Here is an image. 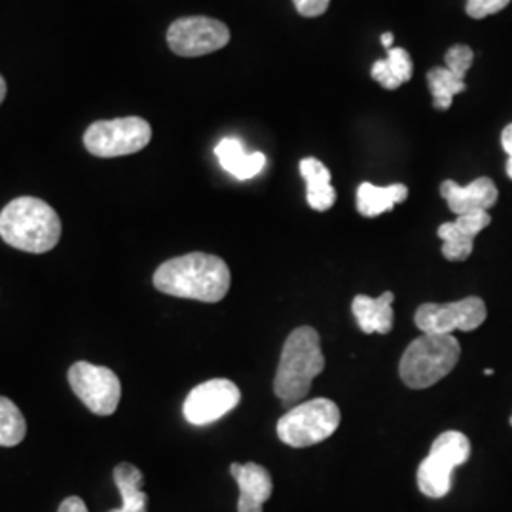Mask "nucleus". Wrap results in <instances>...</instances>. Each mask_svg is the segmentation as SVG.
<instances>
[{
	"label": "nucleus",
	"mask_w": 512,
	"mask_h": 512,
	"mask_svg": "<svg viewBox=\"0 0 512 512\" xmlns=\"http://www.w3.org/2000/svg\"><path fill=\"white\" fill-rule=\"evenodd\" d=\"M511 425H512V416H511Z\"/></svg>",
	"instance_id": "31"
},
{
	"label": "nucleus",
	"mask_w": 512,
	"mask_h": 512,
	"mask_svg": "<svg viewBox=\"0 0 512 512\" xmlns=\"http://www.w3.org/2000/svg\"><path fill=\"white\" fill-rule=\"evenodd\" d=\"M230 42V29L219 19L192 16L173 21L167 29V44L181 57H202L219 52Z\"/></svg>",
	"instance_id": "9"
},
{
	"label": "nucleus",
	"mask_w": 512,
	"mask_h": 512,
	"mask_svg": "<svg viewBox=\"0 0 512 512\" xmlns=\"http://www.w3.org/2000/svg\"><path fill=\"white\" fill-rule=\"evenodd\" d=\"M501 145L505 148V152L509 154V160H507V175L511 177L512 181V124H509L507 128L503 129V133H501Z\"/></svg>",
	"instance_id": "27"
},
{
	"label": "nucleus",
	"mask_w": 512,
	"mask_h": 512,
	"mask_svg": "<svg viewBox=\"0 0 512 512\" xmlns=\"http://www.w3.org/2000/svg\"><path fill=\"white\" fill-rule=\"evenodd\" d=\"M414 73L412 57L403 48L387 50V57L380 59L372 65V78L384 86L385 90H397L406 84Z\"/></svg>",
	"instance_id": "20"
},
{
	"label": "nucleus",
	"mask_w": 512,
	"mask_h": 512,
	"mask_svg": "<svg viewBox=\"0 0 512 512\" xmlns=\"http://www.w3.org/2000/svg\"><path fill=\"white\" fill-rule=\"evenodd\" d=\"M444 59H446V69H450L452 73L458 74L459 78L465 80V74L471 69L475 54H473V50H471L469 46L456 44V46H452V48L446 52Z\"/></svg>",
	"instance_id": "23"
},
{
	"label": "nucleus",
	"mask_w": 512,
	"mask_h": 512,
	"mask_svg": "<svg viewBox=\"0 0 512 512\" xmlns=\"http://www.w3.org/2000/svg\"><path fill=\"white\" fill-rule=\"evenodd\" d=\"M143 473L131 463L114 467V484L122 495V507L109 512H147L148 495L143 492Z\"/></svg>",
	"instance_id": "19"
},
{
	"label": "nucleus",
	"mask_w": 512,
	"mask_h": 512,
	"mask_svg": "<svg viewBox=\"0 0 512 512\" xmlns=\"http://www.w3.org/2000/svg\"><path fill=\"white\" fill-rule=\"evenodd\" d=\"M471 458V442L459 431H446L439 435L429 456L418 469V488L431 499H442L452 490L454 469Z\"/></svg>",
	"instance_id": "6"
},
{
	"label": "nucleus",
	"mask_w": 512,
	"mask_h": 512,
	"mask_svg": "<svg viewBox=\"0 0 512 512\" xmlns=\"http://www.w3.org/2000/svg\"><path fill=\"white\" fill-rule=\"evenodd\" d=\"M27 435V421L23 418L18 404L8 397H0V446L14 448Z\"/></svg>",
	"instance_id": "22"
},
{
	"label": "nucleus",
	"mask_w": 512,
	"mask_h": 512,
	"mask_svg": "<svg viewBox=\"0 0 512 512\" xmlns=\"http://www.w3.org/2000/svg\"><path fill=\"white\" fill-rule=\"evenodd\" d=\"M393 293H384L378 298L359 294L351 302V311L357 319L359 329L365 334H387L393 329Z\"/></svg>",
	"instance_id": "15"
},
{
	"label": "nucleus",
	"mask_w": 512,
	"mask_h": 512,
	"mask_svg": "<svg viewBox=\"0 0 512 512\" xmlns=\"http://www.w3.org/2000/svg\"><path fill=\"white\" fill-rule=\"evenodd\" d=\"M486 304L478 296H469L450 304H421L416 311V327L423 334L471 332L486 321Z\"/></svg>",
	"instance_id": "10"
},
{
	"label": "nucleus",
	"mask_w": 512,
	"mask_h": 512,
	"mask_svg": "<svg viewBox=\"0 0 512 512\" xmlns=\"http://www.w3.org/2000/svg\"><path fill=\"white\" fill-rule=\"evenodd\" d=\"M325 370V355L319 332L311 327L294 329L285 346L275 372L274 393L283 404L300 403L310 393L311 382Z\"/></svg>",
	"instance_id": "3"
},
{
	"label": "nucleus",
	"mask_w": 512,
	"mask_h": 512,
	"mask_svg": "<svg viewBox=\"0 0 512 512\" xmlns=\"http://www.w3.org/2000/svg\"><path fill=\"white\" fill-rule=\"evenodd\" d=\"M241 401L238 385L224 378L196 385L183 404L184 420L192 425H209L232 412Z\"/></svg>",
	"instance_id": "11"
},
{
	"label": "nucleus",
	"mask_w": 512,
	"mask_h": 512,
	"mask_svg": "<svg viewBox=\"0 0 512 512\" xmlns=\"http://www.w3.org/2000/svg\"><path fill=\"white\" fill-rule=\"evenodd\" d=\"M57 512H88L86 503L80 499V497H67L61 505H59V511Z\"/></svg>",
	"instance_id": "26"
},
{
	"label": "nucleus",
	"mask_w": 512,
	"mask_h": 512,
	"mask_svg": "<svg viewBox=\"0 0 512 512\" xmlns=\"http://www.w3.org/2000/svg\"><path fill=\"white\" fill-rule=\"evenodd\" d=\"M340 425V408L330 399L296 404L277 421V437L291 448H308L329 439Z\"/></svg>",
	"instance_id": "5"
},
{
	"label": "nucleus",
	"mask_w": 512,
	"mask_h": 512,
	"mask_svg": "<svg viewBox=\"0 0 512 512\" xmlns=\"http://www.w3.org/2000/svg\"><path fill=\"white\" fill-rule=\"evenodd\" d=\"M215 156L219 158L222 169L238 181L253 179L266 165V156L262 152H247L243 143L232 137L220 141L215 147Z\"/></svg>",
	"instance_id": "16"
},
{
	"label": "nucleus",
	"mask_w": 512,
	"mask_h": 512,
	"mask_svg": "<svg viewBox=\"0 0 512 512\" xmlns=\"http://www.w3.org/2000/svg\"><path fill=\"white\" fill-rule=\"evenodd\" d=\"M406 198L408 188L404 184H391L382 188L376 184L363 183L357 188V211L366 219H374L391 211Z\"/></svg>",
	"instance_id": "17"
},
{
	"label": "nucleus",
	"mask_w": 512,
	"mask_h": 512,
	"mask_svg": "<svg viewBox=\"0 0 512 512\" xmlns=\"http://www.w3.org/2000/svg\"><path fill=\"white\" fill-rule=\"evenodd\" d=\"M484 374H486V376H492V374H494V370H492V368H488V370H484Z\"/></svg>",
	"instance_id": "30"
},
{
	"label": "nucleus",
	"mask_w": 512,
	"mask_h": 512,
	"mask_svg": "<svg viewBox=\"0 0 512 512\" xmlns=\"http://www.w3.org/2000/svg\"><path fill=\"white\" fill-rule=\"evenodd\" d=\"M459 357L461 346L456 336L423 334L401 357V380L412 389H427L446 378L458 366Z\"/></svg>",
	"instance_id": "4"
},
{
	"label": "nucleus",
	"mask_w": 512,
	"mask_h": 512,
	"mask_svg": "<svg viewBox=\"0 0 512 512\" xmlns=\"http://www.w3.org/2000/svg\"><path fill=\"white\" fill-rule=\"evenodd\" d=\"M294 8L304 18H319L329 10L330 0H293Z\"/></svg>",
	"instance_id": "25"
},
{
	"label": "nucleus",
	"mask_w": 512,
	"mask_h": 512,
	"mask_svg": "<svg viewBox=\"0 0 512 512\" xmlns=\"http://www.w3.org/2000/svg\"><path fill=\"white\" fill-rule=\"evenodd\" d=\"M440 194L448 203L450 211L456 215L490 211L497 203L499 192L492 179L480 177L467 186H459L454 181H444L440 184Z\"/></svg>",
	"instance_id": "13"
},
{
	"label": "nucleus",
	"mask_w": 512,
	"mask_h": 512,
	"mask_svg": "<svg viewBox=\"0 0 512 512\" xmlns=\"http://www.w3.org/2000/svg\"><path fill=\"white\" fill-rule=\"evenodd\" d=\"M152 139V128L139 116L99 120L84 133V147L97 158H118L141 152Z\"/></svg>",
	"instance_id": "7"
},
{
	"label": "nucleus",
	"mask_w": 512,
	"mask_h": 512,
	"mask_svg": "<svg viewBox=\"0 0 512 512\" xmlns=\"http://www.w3.org/2000/svg\"><path fill=\"white\" fill-rule=\"evenodd\" d=\"M427 84L433 93L435 109L448 110L458 93L465 92V80L446 67H435L427 73Z\"/></svg>",
	"instance_id": "21"
},
{
	"label": "nucleus",
	"mask_w": 512,
	"mask_h": 512,
	"mask_svg": "<svg viewBox=\"0 0 512 512\" xmlns=\"http://www.w3.org/2000/svg\"><path fill=\"white\" fill-rule=\"evenodd\" d=\"M492 217L488 211L459 215L454 222H444L439 226V238L442 239V255L450 262L467 260L475 249V238L488 228Z\"/></svg>",
	"instance_id": "12"
},
{
	"label": "nucleus",
	"mask_w": 512,
	"mask_h": 512,
	"mask_svg": "<svg viewBox=\"0 0 512 512\" xmlns=\"http://www.w3.org/2000/svg\"><path fill=\"white\" fill-rule=\"evenodd\" d=\"M230 473L239 486L238 512L264 511V503L274 492V482L268 469L258 463H234Z\"/></svg>",
	"instance_id": "14"
},
{
	"label": "nucleus",
	"mask_w": 512,
	"mask_h": 512,
	"mask_svg": "<svg viewBox=\"0 0 512 512\" xmlns=\"http://www.w3.org/2000/svg\"><path fill=\"white\" fill-rule=\"evenodd\" d=\"M0 238L18 251L42 255L59 243L61 219L44 200L21 196L0 211Z\"/></svg>",
	"instance_id": "2"
},
{
	"label": "nucleus",
	"mask_w": 512,
	"mask_h": 512,
	"mask_svg": "<svg viewBox=\"0 0 512 512\" xmlns=\"http://www.w3.org/2000/svg\"><path fill=\"white\" fill-rule=\"evenodd\" d=\"M382 46H384L385 50L393 48V33H384L382 35Z\"/></svg>",
	"instance_id": "28"
},
{
	"label": "nucleus",
	"mask_w": 512,
	"mask_h": 512,
	"mask_svg": "<svg viewBox=\"0 0 512 512\" xmlns=\"http://www.w3.org/2000/svg\"><path fill=\"white\" fill-rule=\"evenodd\" d=\"M74 395L97 416H112L122 399L120 378L107 366L78 361L69 368Z\"/></svg>",
	"instance_id": "8"
},
{
	"label": "nucleus",
	"mask_w": 512,
	"mask_h": 512,
	"mask_svg": "<svg viewBox=\"0 0 512 512\" xmlns=\"http://www.w3.org/2000/svg\"><path fill=\"white\" fill-rule=\"evenodd\" d=\"M511 0H467V16L473 19H484L501 12L509 6Z\"/></svg>",
	"instance_id": "24"
},
{
	"label": "nucleus",
	"mask_w": 512,
	"mask_h": 512,
	"mask_svg": "<svg viewBox=\"0 0 512 512\" xmlns=\"http://www.w3.org/2000/svg\"><path fill=\"white\" fill-rule=\"evenodd\" d=\"M152 281L160 293L215 304L230 291L232 275L220 256L190 253L165 260Z\"/></svg>",
	"instance_id": "1"
},
{
	"label": "nucleus",
	"mask_w": 512,
	"mask_h": 512,
	"mask_svg": "<svg viewBox=\"0 0 512 512\" xmlns=\"http://www.w3.org/2000/svg\"><path fill=\"white\" fill-rule=\"evenodd\" d=\"M300 173L306 181V200L315 211H329L336 203V190L330 184V171L327 165L315 158H304L300 162Z\"/></svg>",
	"instance_id": "18"
},
{
	"label": "nucleus",
	"mask_w": 512,
	"mask_h": 512,
	"mask_svg": "<svg viewBox=\"0 0 512 512\" xmlns=\"http://www.w3.org/2000/svg\"><path fill=\"white\" fill-rule=\"evenodd\" d=\"M6 92H8V88H6V80H4V78H2V74H0V105H2L4 97H6Z\"/></svg>",
	"instance_id": "29"
}]
</instances>
